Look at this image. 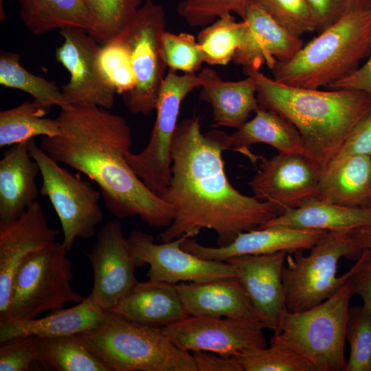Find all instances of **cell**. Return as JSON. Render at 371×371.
I'll return each instance as SVG.
<instances>
[{
	"mask_svg": "<svg viewBox=\"0 0 371 371\" xmlns=\"http://www.w3.org/2000/svg\"><path fill=\"white\" fill-rule=\"evenodd\" d=\"M176 288L188 316L260 320L237 278L180 282Z\"/></svg>",
	"mask_w": 371,
	"mask_h": 371,
	"instance_id": "cell-21",
	"label": "cell"
},
{
	"mask_svg": "<svg viewBox=\"0 0 371 371\" xmlns=\"http://www.w3.org/2000/svg\"><path fill=\"white\" fill-rule=\"evenodd\" d=\"M109 371H196L191 353L177 347L161 327L130 321L112 311L77 334Z\"/></svg>",
	"mask_w": 371,
	"mask_h": 371,
	"instance_id": "cell-5",
	"label": "cell"
},
{
	"mask_svg": "<svg viewBox=\"0 0 371 371\" xmlns=\"http://www.w3.org/2000/svg\"><path fill=\"white\" fill-rule=\"evenodd\" d=\"M33 364L51 371H109L77 334L38 338Z\"/></svg>",
	"mask_w": 371,
	"mask_h": 371,
	"instance_id": "cell-30",
	"label": "cell"
},
{
	"mask_svg": "<svg viewBox=\"0 0 371 371\" xmlns=\"http://www.w3.org/2000/svg\"><path fill=\"white\" fill-rule=\"evenodd\" d=\"M97 63L104 79L116 93L122 95L135 87L129 52L120 33L100 46Z\"/></svg>",
	"mask_w": 371,
	"mask_h": 371,
	"instance_id": "cell-34",
	"label": "cell"
},
{
	"mask_svg": "<svg viewBox=\"0 0 371 371\" xmlns=\"http://www.w3.org/2000/svg\"><path fill=\"white\" fill-rule=\"evenodd\" d=\"M255 116L227 135L228 150L243 154L255 164L258 159L250 151L255 144L264 143L275 148L280 153L306 154L301 135L284 117L261 106Z\"/></svg>",
	"mask_w": 371,
	"mask_h": 371,
	"instance_id": "cell-27",
	"label": "cell"
},
{
	"mask_svg": "<svg viewBox=\"0 0 371 371\" xmlns=\"http://www.w3.org/2000/svg\"><path fill=\"white\" fill-rule=\"evenodd\" d=\"M67 251L63 243L54 241L26 258L14 274L4 320L33 319L43 311L60 309L67 302L79 303L85 299L71 287V263Z\"/></svg>",
	"mask_w": 371,
	"mask_h": 371,
	"instance_id": "cell-8",
	"label": "cell"
},
{
	"mask_svg": "<svg viewBox=\"0 0 371 371\" xmlns=\"http://www.w3.org/2000/svg\"><path fill=\"white\" fill-rule=\"evenodd\" d=\"M87 256L93 271V286L88 297L102 311H110L138 282L135 274L137 261L119 221H110L102 227Z\"/></svg>",
	"mask_w": 371,
	"mask_h": 371,
	"instance_id": "cell-14",
	"label": "cell"
},
{
	"mask_svg": "<svg viewBox=\"0 0 371 371\" xmlns=\"http://www.w3.org/2000/svg\"><path fill=\"white\" fill-rule=\"evenodd\" d=\"M278 24L300 37L317 30L307 0H255Z\"/></svg>",
	"mask_w": 371,
	"mask_h": 371,
	"instance_id": "cell-39",
	"label": "cell"
},
{
	"mask_svg": "<svg viewBox=\"0 0 371 371\" xmlns=\"http://www.w3.org/2000/svg\"><path fill=\"white\" fill-rule=\"evenodd\" d=\"M245 27L243 20L238 22L231 14L223 15L205 26L197 38L205 63L226 65L232 61L240 45Z\"/></svg>",
	"mask_w": 371,
	"mask_h": 371,
	"instance_id": "cell-33",
	"label": "cell"
},
{
	"mask_svg": "<svg viewBox=\"0 0 371 371\" xmlns=\"http://www.w3.org/2000/svg\"><path fill=\"white\" fill-rule=\"evenodd\" d=\"M352 235L360 249L371 250V224L355 229Z\"/></svg>",
	"mask_w": 371,
	"mask_h": 371,
	"instance_id": "cell-47",
	"label": "cell"
},
{
	"mask_svg": "<svg viewBox=\"0 0 371 371\" xmlns=\"http://www.w3.org/2000/svg\"><path fill=\"white\" fill-rule=\"evenodd\" d=\"M161 328L177 347L190 353L205 351L231 357L267 346L266 327L259 319L187 316Z\"/></svg>",
	"mask_w": 371,
	"mask_h": 371,
	"instance_id": "cell-13",
	"label": "cell"
},
{
	"mask_svg": "<svg viewBox=\"0 0 371 371\" xmlns=\"http://www.w3.org/2000/svg\"><path fill=\"white\" fill-rule=\"evenodd\" d=\"M371 53V8L351 10L319 33L290 60L271 69L276 81L307 89L328 87L349 76Z\"/></svg>",
	"mask_w": 371,
	"mask_h": 371,
	"instance_id": "cell-4",
	"label": "cell"
},
{
	"mask_svg": "<svg viewBox=\"0 0 371 371\" xmlns=\"http://www.w3.org/2000/svg\"><path fill=\"white\" fill-rule=\"evenodd\" d=\"M0 84L27 93L34 101L49 109L52 106L62 108L68 105L60 87L28 71L21 65L20 56L14 52L0 53Z\"/></svg>",
	"mask_w": 371,
	"mask_h": 371,
	"instance_id": "cell-32",
	"label": "cell"
},
{
	"mask_svg": "<svg viewBox=\"0 0 371 371\" xmlns=\"http://www.w3.org/2000/svg\"><path fill=\"white\" fill-rule=\"evenodd\" d=\"M58 135L44 137L41 148L54 160L96 183L106 209L118 218L139 216L155 227L172 222V207L152 192L126 160L131 131L122 116L97 105L60 108Z\"/></svg>",
	"mask_w": 371,
	"mask_h": 371,
	"instance_id": "cell-2",
	"label": "cell"
},
{
	"mask_svg": "<svg viewBox=\"0 0 371 371\" xmlns=\"http://www.w3.org/2000/svg\"><path fill=\"white\" fill-rule=\"evenodd\" d=\"M38 337L22 336L1 343L0 371H27L37 357Z\"/></svg>",
	"mask_w": 371,
	"mask_h": 371,
	"instance_id": "cell-41",
	"label": "cell"
},
{
	"mask_svg": "<svg viewBox=\"0 0 371 371\" xmlns=\"http://www.w3.org/2000/svg\"><path fill=\"white\" fill-rule=\"evenodd\" d=\"M49 109L35 101L0 112V148L15 145L37 136L54 137L60 132L57 119L46 118Z\"/></svg>",
	"mask_w": 371,
	"mask_h": 371,
	"instance_id": "cell-31",
	"label": "cell"
},
{
	"mask_svg": "<svg viewBox=\"0 0 371 371\" xmlns=\"http://www.w3.org/2000/svg\"><path fill=\"white\" fill-rule=\"evenodd\" d=\"M251 0H182L178 5L179 14L192 27L207 26L218 17L234 12L242 20Z\"/></svg>",
	"mask_w": 371,
	"mask_h": 371,
	"instance_id": "cell-40",
	"label": "cell"
},
{
	"mask_svg": "<svg viewBox=\"0 0 371 371\" xmlns=\"http://www.w3.org/2000/svg\"><path fill=\"white\" fill-rule=\"evenodd\" d=\"M355 154L371 156V111L355 126L333 159Z\"/></svg>",
	"mask_w": 371,
	"mask_h": 371,
	"instance_id": "cell-43",
	"label": "cell"
},
{
	"mask_svg": "<svg viewBox=\"0 0 371 371\" xmlns=\"http://www.w3.org/2000/svg\"><path fill=\"white\" fill-rule=\"evenodd\" d=\"M105 312L87 296L74 306L52 311L44 317L6 319L0 322V343L22 336L43 338L79 334L98 326Z\"/></svg>",
	"mask_w": 371,
	"mask_h": 371,
	"instance_id": "cell-26",
	"label": "cell"
},
{
	"mask_svg": "<svg viewBox=\"0 0 371 371\" xmlns=\"http://www.w3.org/2000/svg\"><path fill=\"white\" fill-rule=\"evenodd\" d=\"M161 50L168 69L195 74L205 63L203 51L190 34H174L165 31L161 36Z\"/></svg>",
	"mask_w": 371,
	"mask_h": 371,
	"instance_id": "cell-38",
	"label": "cell"
},
{
	"mask_svg": "<svg viewBox=\"0 0 371 371\" xmlns=\"http://www.w3.org/2000/svg\"><path fill=\"white\" fill-rule=\"evenodd\" d=\"M59 233L49 226L37 201L17 220L0 224V322L7 317L18 268L30 255L56 241Z\"/></svg>",
	"mask_w": 371,
	"mask_h": 371,
	"instance_id": "cell-18",
	"label": "cell"
},
{
	"mask_svg": "<svg viewBox=\"0 0 371 371\" xmlns=\"http://www.w3.org/2000/svg\"><path fill=\"white\" fill-rule=\"evenodd\" d=\"M352 268L350 280L354 293L362 299L363 306L371 312V250L363 249Z\"/></svg>",
	"mask_w": 371,
	"mask_h": 371,
	"instance_id": "cell-44",
	"label": "cell"
},
{
	"mask_svg": "<svg viewBox=\"0 0 371 371\" xmlns=\"http://www.w3.org/2000/svg\"><path fill=\"white\" fill-rule=\"evenodd\" d=\"M354 294L350 277L319 304L302 311H287L279 333L273 334L270 343L292 348L314 371H344L349 303Z\"/></svg>",
	"mask_w": 371,
	"mask_h": 371,
	"instance_id": "cell-6",
	"label": "cell"
},
{
	"mask_svg": "<svg viewBox=\"0 0 371 371\" xmlns=\"http://www.w3.org/2000/svg\"><path fill=\"white\" fill-rule=\"evenodd\" d=\"M287 252L232 257L227 262L237 269L247 297L266 328L279 333L288 311L282 280Z\"/></svg>",
	"mask_w": 371,
	"mask_h": 371,
	"instance_id": "cell-17",
	"label": "cell"
},
{
	"mask_svg": "<svg viewBox=\"0 0 371 371\" xmlns=\"http://www.w3.org/2000/svg\"><path fill=\"white\" fill-rule=\"evenodd\" d=\"M326 230L270 226L239 234L229 245L207 247L193 238L186 239L181 248L201 258L216 261L242 255H260L281 251L292 253L311 249L325 234Z\"/></svg>",
	"mask_w": 371,
	"mask_h": 371,
	"instance_id": "cell-20",
	"label": "cell"
},
{
	"mask_svg": "<svg viewBox=\"0 0 371 371\" xmlns=\"http://www.w3.org/2000/svg\"><path fill=\"white\" fill-rule=\"evenodd\" d=\"M243 371H314L310 363L291 348L270 343L269 346L236 355Z\"/></svg>",
	"mask_w": 371,
	"mask_h": 371,
	"instance_id": "cell-35",
	"label": "cell"
},
{
	"mask_svg": "<svg viewBox=\"0 0 371 371\" xmlns=\"http://www.w3.org/2000/svg\"><path fill=\"white\" fill-rule=\"evenodd\" d=\"M245 27L232 61L243 71L259 70L266 65L272 69L278 62L290 60L302 47L300 37L278 24L255 0L245 11Z\"/></svg>",
	"mask_w": 371,
	"mask_h": 371,
	"instance_id": "cell-19",
	"label": "cell"
},
{
	"mask_svg": "<svg viewBox=\"0 0 371 371\" xmlns=\"http://www.w3.org/2000/svg\"><path fill=\"white\" fill-rule=\"evenodd\" d=\"M90 12L95 24L93 37L105 43L128 24L142 0H82Z\"/></svg>",
	"mask_w": 371,
	"mask_h": 371,
	"instance_id": "cell-36",
	"label": "cell"
},
{
	"mask_svg": "<svg viewBox=\"0 0 371 371\" xmlns=\"http://www.w3.org/2000/svg\"><path fill=\"white\" fill-rule=\"evenodd\" d=\"M197 76L201 80V99L212 109L213 127L238 129L250 113L259 108L256 85L250 76L238 81H225L208 67L202 69Z\"/></svg>",
	"mask_w": 371,
	"mask_h": 371,
	"instance_id": "cell-23",
	"label": "cell"
},
{
	"mask_svg": "<svg viewBox=\"0 0 371 371\" xmlns=\"http://www.w3.org/2000/svg\"><path fill=\"white\" fill-rule=\"evenodd\" d=\"M368 207L371 208V196L368 203Z\"/></svg>",
	"mask_w": 371,
	"mask_h": 371,
	"instance_id": "cell-49",
	"label": "cell"
},
{
	"mask_svg": "<svg viewBox=\"0 0 371 371\" xmlns=\"http://www.w3.org/2000/svg\"><path fill=\"white\" fill-rule=\"evenodd\" d=\"M244 73L255 82L260 106L287 119L301 135L306 155L324 168L371 111V96L362 91L296 87L278 82L259 70Z\"/></svg>",
	"mask_w": 371,
	"mask_h": 371,
	"instance_id": "cell-3",
	"label": "cell"
},
{
	"mask_svg": "<svg viewBox=\"0 0 371 371\" xmlns=\"http://www.w3.org/2000/svg\"><path fill=\"white\" fill-rule=\"evenodd\" d=\"M31 157L37 162L42 177L40 193L48 197L60 221L63 244L69 251L77 238H89L104 218L99 204L100 191L80 175L59 165L38 146L34 138L28 142Z\"/></svg>",
	"mask_w": 371,
	"mask_h": 371,
	"instance_id": "cell-10",
	"label": "cell"
},
{
	"mask_svg": "<svg viewBox=\"0 0 371 371\" xmlns=\"http://www.w3.org/2000/svg\"><path fill=\"white\" fill-rule=\"evenodd\" d=\"M260 169L249 184L256 199L277 205L282 212L319 199L323 166L303 153H280L261 158Z\"/></svg>",
	"mask_w": 371,
	"mask_h": 371,
	"instance_id": "cell-15",
	"label": "cell"
},
{
	"mask_svg": "<svg viewBox=\"0 0 371 371\" xmlns=\"http://www.w3.org/2000/svg\"><path fill=\"white\" fill-rule=\"evenodd\" d=\"M28 142L15 144L0 161V224L19 218L38 197L40 168L30 154Z\"/></svg>",
	"mask_w": 371,
	"mask_h": 371,
	"instance_id": "cell-22",
	"label": "cell"
},
{
	"mask_svg": "<svg viewBox=\"0 0 371 371\" xmlns=\"http://www.w3.org/2000/svg\"><path fill=\"white\" fill-rule=\"evenodd\" d=\"M226 133H203L198 117L177 125L171 147V177L159 196L173 208L172 223L159 236L162 243L203 229L216 234L217 247L230 245L242 232L260 228L282 213L276 205L243 194L227 177L223 152Z\"/></svg>",
	"mask_w": 371,
	"mask_h": 371,
	"instance_id": "cell-1",
	"label": "cell"
},
{
	"mask_svg": "<svg viewBox=\"0 0 371 371\" xmlns=\"http://www.w3.org/2000/svg\"><path fill=\"white\" fill-rule=\"evenodd\" d=\"M165 31L164 8L146 0L120 32L128 49L135 78L133 89L122 95L124 105L133 113L146 115L155 110L167 67L161 50Z\"/></svg>",
	"mask_w": 371,
	"mask_h": 371,
	"instance_id": "cell-9",
	"label": "cell"
},
{
	"mask_svg": "<svg viewBox=\"0 0 371 371\" xmlns=\"http://www.w3.org/2000/svg\"><path fill=\"white\" fill-rule=\"evenodd\" d=\"M201 86L196 74H177L168 69L161 85L155 110L156 120L148 144L138 153L129 152L126 160L146 186L159 196L171 177V147L181 105L186 97Z\"/></svg>",
	"mask_w": 371,
	"mask_h": 371,
	"instance_id": "cell-11",
	"label": "cell"
},
{
	"mask_svg": "<svg viewBox=\"0 0 371 371\" xmlns=\"http://www.w3.org/2000/svg\"><path fill=\"white\" fill-rule=\"evenodd\" d=\"M191 354L196 371H243L236 356L225 357L205 351L193 352Z\"/></svg>",
	"mask_w": 371,
	"mask_h": 371,
	"instance_id": "cell-45",
	"label": "cell"
},
{
	"mask_svg": "<svg viewBox=\"0 0 371 371\" xmlns=\"http://www.w3.org/2000/svg\"><path fill=\"white\" fill-rule=\"evenodd\" d=\"M59 32L63 42L56 48V58L70 75L68 82L60 87L67 104L87 103L111 110L116 92L98 69L99 43L82 29L65 28Z\"/></svg>",
	"mask_w": 371,
	"mask_h": 371,
	"instance_id": "cell-16",
	"label": "cell"
},
{
	"mask_svg": "<svg viewBox=\"0 0 371 371\" xmlns=\"http://www.w3.org/2000/svg\"><path fill=\"white\" fill-rule=\"evenodd\" d=\"M194 236L187 233L172 240L156 244L153 236L135 230L127 240L138 266L149 265L147 276L150 280L177 284L238 277L233 265L205 260L181 248L186 239Z\"/></svg>",
	"mask_w": 371,
	"mask_h": 371,
	"instance_id": "cell-12",
	"label": "cell"
},
{
	"mask_svg": "<svg viewBox=\"0 0 371 371\" xmlns=\"http://www.w3.org/2000/svg\"><path fill=\"white\" fill-rule=\"evenodd\" d=\"M329 89H350L364 91L371 96V53L367 62L349 76L327 87Z\"/></svg>",
	"mask_w": 371,
	"mask_h": 371,
	"instance_id": "cell-46",
	"label": "cell"
},
{
	"mask_svg": "<svg viewBox=\"0 0 371 371\" xmlns=\"http://www.w3.org/2000/svg\"><path fill=\"white\" fill-rule=\"evenodd\" d=\"M4 0H0V21L3 22L6 19V14L3 5Z\"/></svg>",
	"mask_w": 371,
	"mask_h": 371,
	"instance_id": "cell-48",
	"label": "cell"
},
{
	"mask_svg": "<svg viewBox=\"0 0 371 371\" xmlns=\"http://www.w3.org/2000/svg\"><path fill=\"white\" fill-rule=\"evenodd\" d=\"M28 30L38 36L54 29L79 28L93 36L94 20L82 0H16Z\"/></svg>",
	"mask_w": 371,
	"mask_h": 371,
	"instance_id": "cell-29",
	"label": "cell"
},
{
	"mask_svg": "<svg viewBox=\"0 0 371 371\" xmlns=\"http://www.w3.org/2000/svg\"><path fill=\"white\" fill-rule=\"evenodd\" d=\"M371 224V208L349 207L319 198L309 199L300 206L282 212L260 228L286 226L326 231L354 230Z\"/></svg>",
	"mask_w": 371,
	"mask_h": 371,
	"instance_id": "cell-28",
	"label": "cell"
},
{
	"mask_svg": "<svg viewBox=\"0 0 371 371\" xmlns=\"http://www.w3.org/2000/svg\"><path fill=\"white\" fill-rule=\"evenodd\" d=\"M346 339L350 355L344 371H371V312L363 306L349 308Z\"/></svg>",
	"mask_w": 371,
	"mask_h": 371,
	"instance_id": "cell-37",
	"label": "cell"
},
{
	"mask_svg": "<svg viewBox=\"0 0 371 371\" xmlns=\"http://www.w3.org/2000/svg\"><path fill=\"white\" fill-rule=\"evenodd\" d=\"M128 320L164 327L188 316L176 284L164 282H137L111 311Z\"/></svg>",
	"mask_w": 371,
	"mask_h": 371,
	"instance_id": "cell-24",
	"label": "cell"
},
{
	"mask_svg": "<svg viewBox=\"0 0 371 371\" xmlns=\"http://www.w3.org/2000/svg\"><path fill=\"white\" fill-rule=\"evenodd\" d=\"M354 230L326 231L307 256L303 250L287 254L282 280L288 311H302L319 304L350 277L352 267L339 277L337 271L342 257L357 260L362 254Z\"/></svg>",
	"mask_w": 371,
	"mask_h": 371,
	"instance_id": "cell-7",
	"label": "cell"
},
{
	"mask_svg": "<svg viewBox=\"0 0 371 371\" xmlns=\"http://www.w3.org/2000/svg\"><path fill=\"white\" fill-rule=\"evenodd\" d=\"M371 196V156L346 155L331 160L323 168L319 199L336 205L368 207Z\"/></svg>",
	"mask_w": 371,
	"mask_h": 371,
	"instance_id": "cell-25",
	"label": "cell"
},
{
	"mask_svg": "<svg viewBox=\"0 0 371 371\" xmlns=\"http://www.w3.org/2000/svg\"><path fill=\"white\" fill-rule=\"evenodd\" d=\"M319 33L347 12L359 8H371V0H307Z\"/></svg>",
	"mask_w": 371,
	"mask_h": 371,
	"instance_id": "cell-42",
	"label": "cell"
}]
</instances>
